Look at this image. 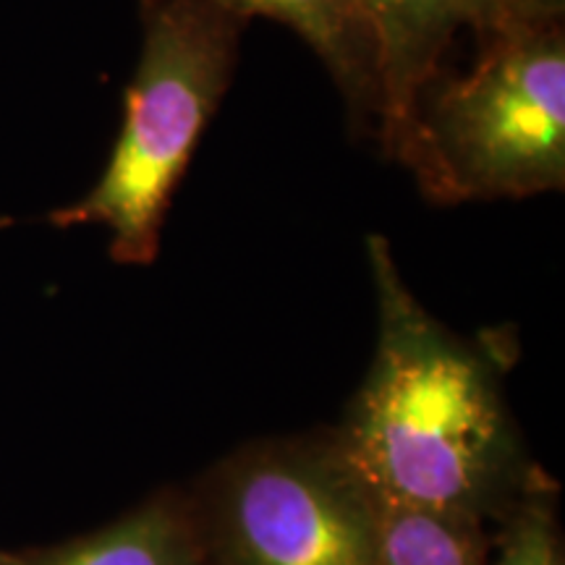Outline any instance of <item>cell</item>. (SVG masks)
Here are the masks:
<instances>
[{
	"label": "cell",
	"instance_id": "1",
	"mask_svg": "<svg viewBox=\"0 0 565 565\" xmlns=\"http://www.w3.org/2000/svg\"><path fill=\"white\" fill-rule=\"evenodd\" d=\"M380 333L335 456L385 508L484 521L526 490L500 387V351L448 330L401 278L391 244L366 238Z\"/></svg>",
	"mask_w": 565,
	"mask_h": 565
},
{
	"label": "cell",
	"instance_id": "2",
	"mask_svg": "<svg viewBox=\"0 0 565 565\" xmlns=\"http://www.w3.org/2000/svg\"><path fill=\"white\" fill-rule=\"evenodd\" d=\"M427 200H524L565 183L563 19L505 17L466 74L440 66L393 154Z\"/></svg>",
	"mask_w": 565,
	"mask_h": 565
},
{
	"label": "cell",
	"instance_id": "3",
	"mask_svg": "<svg viewBox=\"0 0 565 565\" xmlns=\"http://www.w3.org/2000/svg\"><path fill=\"white\" fill-rule=\"evenodd\" d=\"M141 53L126 116L100 181L55 210V228L103 225L110 257L150 265L168 207L231 87L249 19L215 0H139Z\"/></svg>",
	"mask_w": 565,
	"mask_h": 565
},
{
	"label": "cell",
	"instance_id": "4",
	"mask_svg": "<svg viewBox=\"0 0 565 565\" xmlns=\"http://www.w3.org/2000/svg\"><path fill=\"white\" fill-rule=\"evenodd\" d=\"M200 526L207 565H372L380 503L330 448H265L225 466Z\"/></svg>",
	"mask_w": 565,
	"mask_h": 565
},
{
	"label": "cell",
	"instance_id": "5",
	"mask_svg": "<svg viewBox=\"0 0 565 565\" xmlns=\"http://www.w3.org/2000/svg\"><path fill=\"white\" fill-rule=\"evenodd\" d=\"M380 45L377 137L393 160L406 137L412 110L424 84L443 66L461 30L482 34L505 17L500 0H359Z\"/></svg>",
	"mask_w": 565,
	"mask_h": 565
},
{
	"label": "cell",
	"instance_id": "6",
	"mask_svg": "<svg viewBox=\"0 0 565 565\" xmlns=\"http://www.w3.org/2000/svg\"><path fill=\"white\" fill-rule=\"evenodd\" d=\"M244 19L265 17L291 26L341 89L351 124L377 131L383 108L380 45L359 0H215Z\"/></svg>",
	"mask_w": 565,
	"mask_h": 565
},
{
	"label": "cell",
	"instance_id": "7",
	"mask_svg": "<svg viewBox=\"0 0 565 565\" xmlns=\"http://www.w3.org/2000/svg\"><path fill=\"white\" fill-rule=\"evenodd\" d=\"M6 565H207L196 519L175 500H152L58 547L9 553Z\"/></svg>",
	"mask_w": 565,
	"mask_h": 565
},
{
	"label": "cell",
	"instance_id": "8",
	"mask_svg": "<svg viewBox=\"0 0 565 565\" xmlns=\"http://www.w3.org/2000/svg\"><path fill=\"white\" fill-rule=\"evenodd\" d=\"M482 521L380 505L372 565H487Z\"/></svg>",
	"mask_w": 565,
	"mask_h": 565
},
{
	"label": "cell",
	"instance_id": "9",
	"mask_svg": "<svg viewBox=\"0 0 565 565\" xmlns=\"http://www.w3.org/2000/svg\"><path fill=\"white\" fill-rule=\"evenodd\" d=\"M487 565H565L553 503L534 484L508 508L505 529Z\"/></svg>",
	"mask_w": 565,
	"mask_h": 565
},
{
	"label": "cell",
	"instance_id": "10",
	"mask_svg": "<svg viewBox=\"0 0 565 565\" xmlns=\"http://www.w3.org/2000/svg\"><path fill=\"white\" fill-rule=\"evenodd\" d=\"M508 17L563 19L565 0H500Z\"/></svg>",
	"mask_w": 565,
	"mask_h": 565
},
{
	"label": "cell",
	"instance_id": "11",
	"mask_svg": "<svg viewBox=\"0 0 565 565\" xmlns=\"http://www.w3.org/2000/svg\"><path fill=\"white\" fill-rule=\"evenodd\" d=\"M9 563V553H3V550H0V565H6Z\"/></svg>",
	"mask_w": 565,
	"mask_h": 565
},
{
	"label": "cell",
	"instance_id": "12",
	"mask_svg": "<svg viewBox=\"0 0 565 565\" xmlns=\"http://www.w3.org/2000/svg\"><path fill=\"white\" fill-rule=\"evenodd\" d=\"M0 225H9V221H0Z\"/></svg>",
	"mask_w": 565,
	"mask_h": 565
}]
</instances>
